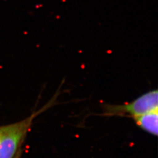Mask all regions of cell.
<instances>
[{"label":"cell","mask_w":158,"mask_h":158,"mask_svg":"<svg viewBox=\"0 0 158 158\" xmlns=\"http://www.w3.org/2000/svg\"><path fill=\"white\" fill-rule=\"evenodd\" d=\"M56 99V96H55L39 111L21 121L0 126V158H14L16 156L21 150V147L31 128L34 119L55 104Z\"/></svg>","instance_id":"cell-1"},{"label":"cell","mask_w":158,"mask_h":158,"mask_svg":"<svg viewBox=\"0 0 158 158\" xmlns=\"http://www.w3.org/2000/svg\"><path fill=\"white\" fill-rule=\"evenodd\" d=\"M102 116H121L131 118L158 109V90L148 91L135 100L123 104H103Z\"/></svg>","instance_id":"cell-2"},{"label":"cell","mask_w":158,"mask_h":158,"mask_svg":"<svg viewBox=\"0 0 158 158\" xmlns=\"http://www.w3.org/2000/svg\"><path fill=\"white\" fill-rule=\"evenodd\" d=\"M132 119L142 130L152 135H158V109L136 116Z\"/></svg>","instance_id":"cell-3"},{"label":"cell","mask_w":158,"mask_h":158,"mask_svg":"<svg viewBox=\"0 0 158 158\" xmlns=\"http://www.w3.org/2000/svg\"><path fill=\"white\" fill-rule=\"evenodd\" d=\"M21 153H22V151L20 150L18 153L16 155V156L14 158H21Z\"/></svg>","instance_id":"cell-4"}]
</instances>
